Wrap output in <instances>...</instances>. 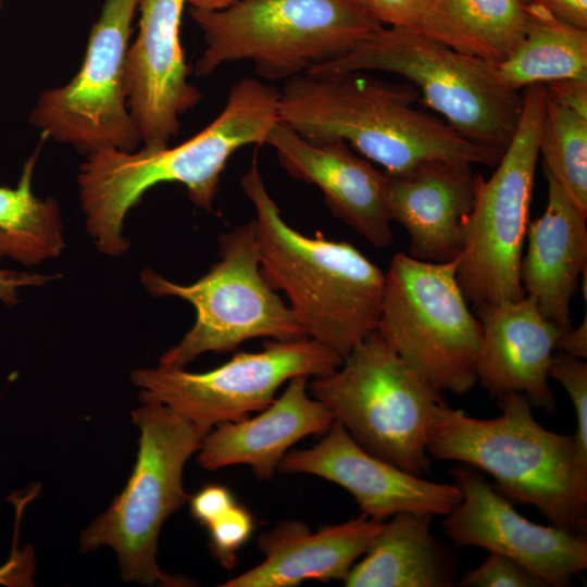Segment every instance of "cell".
I'll list each match as a JSON object with an SVG mask.
<instances>
[{"mask_svg":"<svg viewBox=\"0 0 587 587\" xmlns=\"http://www.w3.org/2000/svg\"><path fill=\"white\" fill-rule=\"evenodd\" d=\"M279 91L243 77L230 88L221 113L202 130L175 147L143 146L138 151L103 149L86 155L77 175L86 230L97 250L124 254L129 210L152 187L182 184L190 201L211 210L229 158L249 145L262 146L277 120Z\"/></svg>","mask_w":587,"mask_h":587,"instance_id":"obj_1","label":"cell"},{"mask_svg":"<svg viewBox=\"0 0 587 587\" xmlns=\"http://www.w3.org/2000/svg\"><path fill=\"white\" fill-rule=\"evenodd\" d=\"M415 91L360 73H304L279 91L277 120L313 142L345 141L389 175L433 161L497 165L502 150L416 110Z\"/></svg>","mask_w":587,"mask_h":587,"instance_id":"obj_2","label":"cell"},{"mask_svg":"<svg viewBox=\"0 0 587 587\" xmlns=\"http://www.w3.org/2000/svg\"><path fill=\"white\" fill-rule=\"evenodd\" d=\"M240 184L254 209L264 277L286 295L305 335L345 359L376 330L385 274L347 241L292 228L265 187L257 153Z\"/></svg>","mask_w":587,"mask_h":587,"instance_id":"obj_3","label":"cell"},{"mask_svg":"<svg viewBox=\"0 0 587 587\" xmlns=\"http://www.w3.org/2000/svg\"><path fill=\"white\" fill-rule=\"evenodd\" d=\"M500 415L476 419L440 400L427 432V453L488 473L510 501L533 505L550 524L585 533L573 510L572 435L540 425L519 392L498 397Z\"/></svg>","mask_w":587,"mask_h":587,"instance_id":"obj_4","label":"cell"},{"mask_svg":"<svg viewBox=\"0 0 587 587\" xmlns=\"http://www.w3.org/2000/svg\"><path fill=\"white\" fill-rule=\"evenodd\" d=\"M190 15L204 39L197 76L250 60L270 82L328 63L383 26L352 0H239L221 10L190 9Z\"/></svg>","mask_w":587,"mask_h":587,"instance_id":"obj_5","label":"cell"},{"mask_svg":"<svg viewBox=\"0 0 587 587\" xmlns=\"http://www.w3.org/2000/svg\"><path fill=\"white\" fill-rule=\"evenodd\" d=\"M382 71L416 86L422 100L465 138L504 151L523 107L495 64L458 51L421 33L379 27L346 54L307 73L340 75Z\"/></svg>","mask_w":587,"mask_h":587,"instance_id":"obj_6","label":"cell"},{"mask_svg":"<svg viewBox=\"0 0 587 587\" xmlns=\"http://www.w3.org/2000/svg\"><path fill=\"white\" fill-rule=\"evenodd\" d=\"M141 403L132 411L140 429L134 471L108 510L82 533L80 550L112 548L125 582L183 586L185 580L160 570L158 538L165 520L189 499L184 467L207 433L162 403Z\"/></svg>","mask_w":587,"mask_h":587,"instance_id":"obj_7","label":"cell"},{"mask_svg":"<svg viewBox=\"0 0 587 587\" xmlns=\"http://www.w3.org/2000/svg\"><path fill=\"white\" fill-rule=\"evenodd\" d=\"M310 395L371 454L419 476L428 471L427 432L441 394L376 330L336 371L314 377Z\"/></svg>","mask_w":587,"mask_h":587,"instance_id":"obj_8","label":"cell"},{"mask_svg":"<svg viewBox=\"0 0 587 587\" xmlns=\"http://www.w3.org/2000/svg\"><path fill=\"white\" fill-rule=\"evenodd\" d=\"M458 259L435 263L395 254L385 274L376 327L439 394L464 395L477 384L482 325L457 280Z\"/></svg>","mask_w":587,"mask_h":587,"instance_id":"obj_9","label":"cell"},{"mask_svg":"<svg viewBox=\"0 0 587 587\" xmlns=\"http://www.w3.org/2000/svg\"><path fill=\"white\" fill-rule=\"evenodd\" d=\"M220 260L195 283L183 285L145 268L140 279L154 297H177L196 311L192 327L160 358L161 365L184 367L205 352L237 348L254 338L308 337L292 310L261 270L254 221L221 235Z\"/></svg>","mask_w":587,"mask_h":587,"instance_id":"obj_10","label":"cell"},{"mask_svg":"<svg viewBox=\"0 0 587 587\" xmlns=\"http://www.w3.org/2000/svg\"><path fill=\"white\" fill-rule=\"evenodd\" d=\"M544 103V84L527 86L517 126L496 171L487 179L475 175L474 202L455 276L465 299L478 311L525 296L520 266Z\"/></svg>","mask_w":587,"mask_h":587,"instance_id":"obj_11","label":"cell"},{"mask_svg":"<svg viewBox=\"0 0 587 587\" xmlns=\"http://www.w3.org/2000/svg\"><path fill=\"white\" fill-rule=\"evenodd\" d=\"M342 361L338 353L309 337L272 339L262 351L239 352L208 372L159 364L134 370L130 377L140 388V401L162 403L208 434L213 426L262 411L292 377L325 376Z\"/></svg>","mask_w":587,"mask_h":587,"instance_id":"obj_12","label":"cell"},{"mask_svg":"<svg viewBox=\"0 0 587 587\" xmlns=\"http://www.w3.org/2000/svg\"><path fill=\"white\" fill-rule=\"evenodd\" d=\"M138 0H105L92 25L84 62L64 86L43 91L29 122L42 137L84 154L134 151L142 142L127 102L126 57Z\"/></svg>","mask_w":587,"mask_h":587,"instance_id":"obj_13","label":"cell"},{"mask_svg":"<svg viewBox=\"0 0 587 587\" xmlns=\"http://www.w3.org/2000/svg\"><path fill=\"white\" fill-rule=\"evenodd\" d=\"M451 475L462 498L445 516L442 527L454 546L504 554L546 586L569 587L573 577L587 567V540L583 534L527 520L472 466L457 465Z\"/></svg>","mask_w":587,"mask_h":587,"instance_id":"obj_14","label":"cell"},{"mask_svg":"<svg viewBox=\"0 0 587 587\" xmlns=\"http://www.w3.org/2000/svg\"><path fill=\"white\" fill-rule=\"evenodd\" d=\"M278 469L341 486L362 515L382 522L402 512L446 516L462 498L457 484L425 479L371 454L337 421L313 447L287 452Z\"/></svg>","mask_w":587,"mask_h":587,"instance_id":"obj_15","label":"cell"},{"mask_svg":"<svg viewBox=\"0 0 587 587\" xmlns=\"http://www.w3.org/2000/svg\"><path fill=\"white\" fill-rule=\"evenodd\" d=\"M186 4L188 0H138V33L126 57V91L145 146H168L180 128L179 116L201 99L188 80L180 42Z\"/></svg>","mask_w":587,"mask_h":587,"instance_id":"obj_16","label":"cell"},{"mask_svg":"<svg viewBox=\"0 0 587 587\" xmlns=\"http://www.w3.org/2000/svg\"><path fill=\"white\" fill-rule=\"evenodd\" d=\"M264 145L275 150L291 177L322 191L336 217L377 248L391 243L385 172L357 155L345 141L313 142L279 121L271 126Z\"/></svg>","mask_w":587,"mask_h":587,"instance_id":"obj_17","label":"cell"},{"mask_svg":"<svg viewBox=\"0 0 587 587\" xmlns=\"http://www.w3.org/2000/svg\"><path fill=\"white\" fill-rule=\"evenodd\" d=\"M471 166L433 161L402 174L386 173L387 209L410 236L409 255L435 263L461 255L475 192Z\"/></svg>","mask_w":587,"mask_h":587,"instance_id":"obj_18","label":"cell"},{"mask_svg":"<svg viewBox=\"0 0 587 587\" xmlns=\"http://www.w3.org/2000/svg\"><path fill=\"white\" fill-rule=\"evenodd\" d=\"M482 342L477 383L495 397L524 395L532 405L553 411L549 385L555 341L563 332L539 312L528 295L478 311Z\"/></svg>","mask_w":587,"mask_h":587,"instance_id":"obj_19","label":"cell"},{"mask_svg":"<svg viewBox=\"0 0 587 587\" xmlns=\"http://www.w3.org/2000/svg\"><path fill=\"white\" fill-rule=\"evenodd\" d=\"M382 526V521L364 515L316 532L303 522H283L259 537L263 561L220 586L292 587L307 579L344 580Z\"/></svg>","mask_w":587,"mask_h":587,"instance_id":"obj_20","label":"cell"},{"mask_svg":"<svg viewBox=\"0 0 587 587\" xmlns=\"http://www.w3.org/2000/svg\"><path fill=\"white\" fill-rule=\"evenodd\" d=\"M308 378L292 377L259 415L216 425L202 439L199 464L209 471L245 464L258 478H272L294 444L325 434L334 422L328 409L309 395Z\"/></svg>","mask_w":587,"mask_h":587,"instance_id":"obj_21","label":"cell"},{"mask_svg":"<svg viewBox=\"0 0 587 587\" xmlns=\"http://www.w3.org/2000/svg\"><path fill=\"white\" fill-rule=\"evenodd\" d=\"M547 205L527 226V250L520 279L545 319L562 330L572 327L570 303L587 267V214L548 173Z\"/></svg>","mask_w":587,"mask_h":587,"instance_id":"obj_22","label":"cell"},{"mask_svg":"<svg viewBox=\"0 0 587 587\" xmlns=\"http://www.w3.org/2000/svg\"><path fill=\"white\" fill-rule=\"evenodd\" d=\"M433 515L402 512L382 529L363 559L355 562L347 587H449L455 566L430 530Z\"/></svg>","mask_w":587,"mask_h":587,"instance_id":"obj_23","label":"cell"},{"mask_svg":"<svg viewBox=\"0 0 587 587\" xmlns=\"http://www.w3.org/2000/svg\"><path fill=\"white\" fill-rule=\"evenodd\" d=\"M525 5L528 28L516 49L495 64L500 79L517 91L533 84L587 79V30L559 21L539 0Z\"/></svg>","mask_w":587,"mask_h":587,"instance_id":"obj_24","label":"cell"},{"mask_svg":"<svg viewBox=\"0 0 587 587\" xmlns=\"http://www.w3.org/2000/svg\"><path fill=\"white\" fill-rule=\"evenodd\" d=\"M38 151L25 161L15 187L0 185V261L33 266L59 258L65 248L58 201L33 191Z\"/></svg>","mask_w":587,"mask_h":587,"instance_id":"obj_25","label":"cell"},{"mask_svg":"<svg viewBox=\"0 0 587 587\" xmlns=\"http://www.w3.org/2000/svg\"><path fill=\"white\" fill-rule=\"evenodd\" d=\"M457 34L455 50L497 64L524 38L529 24L522 0H445Z\"/></svg>","mask_w":587,"mask_h":587,"instance_id":"obj_26","label":"cell"},{"mask_svg":"<svg viewBox=\"0 0 587 587\" xmlns=\"http://www.w3.org/2000/svg\"><path fill=\"white\" fill-rule=\"evenodd\" d=\"M538 149L545 172L587 214V118L557 102L546 89Z\"/></svg>","mask_w":587,"mask_h":587,"instance_id":"obj_27","label":"cell"},{"mask_svg":"<svg viewBox=\"0 0 587 587\" xmlns=\"http://www.w3.org/2000/svg\"><path fill=\"white\" fill-rule=\"evenodd\" d=\"M549 375L567 392L575 413L572 435L570 490L575 517L587 526V364L562 352L553 353Z\"/></svg>","mask_w":587,"mask_h":587,"instance_id":"obj_28","label":"cell"},{"mask_svg":"<svg viewBox=\"0 0 587 587\" xmlns=\"http://www.w3.org/2000/svg\"><path fill=\"white\" fill-rule=\"evenodd\" d=\"M352 1L383 26L411 29L457 48V34L445 0Z\"/></svg>","mask_w":587,"mask_h":587,"instance_id":"obj_29","label":"cell"},{"mask_svg":"<svg viewBox=\"0 0 587 587\" xmlns=\"http://www.w3.org/2000/svg\"><path fill=\"white\" fill-rule=\"evenodd\" d=\"M210 536V549L225 569L236 564V553L251 536L253 519L242 505L234 504L207 527Z\"/></svg>","mask_w":587,"mask_h":587,"instance_id":"obj_30","label":"cell"},{"mask_svg":"<svg viewBox=\"0 0 587 587\" xmlns=\"http://www.w3.org/2000/svg\"><path fill=\"white\" fill-rule=\"evenodd\" d=\"M467 587H544L538 577L515 560L489 551L484 562L458 582Z\"/></svg>","mask_w":587,"mask_h":587,"instance_id":"obj_31","label":"cell"},{"mask_svg":"<svg viewBox=\"0 0 587 587\" xmlns=\"http://www.w3.org/2000/svg\"><path fill=\"white\" fill-rule=\"evenodd\" d=\"M189 501L191 515L204 527L236 504L228 488L216 484L204 486Z\"/></svg>","mask_w":587,"mask_h":587,"instance_id":"obj_32","label":"cell"},{"mask_svg":"<svg viewBox=\"0 0 587 587\" xmlns=\"http://www.w3.org/2000/svg\"><path fill=\"white\" fill-rule=\"evenodd\" d=\"M544 86L552 99L587 118V79H559Z\"/></svg>","mask_w":587,"mask_h":587,"instance_id":"obj_33","label":"cell"},{"mask_svg":"<svg viewBox=\"0 0 587 587\" xmlns=\"http://www.w3.org/2000/svg\"><path fill=\"white\" fill-rule=\"evenodd\" d=\"M58 278L57 275L0 267V302L11 307L17 303L21 289L42 286Z\"/></svg>","mask_w":587,"mask_h":587,"instance_id":"obj_34","label":"cell"},{"mask_svg":"<svg viewBox=\"0 0 587 587\" xmlns=\"http://www.w3.org/2000/svg\"><path fill=\"white\" fill-rule=\"evenodd\" d=\"M34 571V558L24 549L17 552L16 547L9 561L0 567V584L3 585H29Z\"/></svg>","mask_w":587,"mask_h":587,"instance_id":"obj_35","label":"cell"},{"mask_svg":"<svg viewBox=\"0 0 587 587\" xmlns=\"http://www.w3.org/2000/svg\"><path fill=\"white\" fill-rule=\"evenodd\" d=\"M559 21L587 30V0H539Z\"/></svg>","mask_w":587,"mask_h":587,"instance_id":"obj_36","label":"cell"},{"mask_svg":"<svg viewBox=\"0 0 587 587\" xmlns=\"http://www.w3.org/2000/svg\"><path fill=\"white\" fill-rule=\"evenodd\" d=\"M555 350L576 359L587 358V320L576 328L563 330L555 341Z\"/></svg>","mask_w":587,"mask_h":587,"instance_id":"obj_37","label":"cell"},{"mask_svg":"<svg viewBox=\"0 0 587 587\" xmlns=\"http://www.w3.org/2000/svg\"><path fill=\"white\" fill-rule=\"evenodd\" d=\"M237 1L239 0H188V4L191 9L213 11L229 7Z\"/></svg>","mask_w":587,"mask_h":587,"instance_id":"obj_38","label":"cell"},{"mask_svg":"<svg viewBox=\"0 0 587 587\" xmlns=\"http://www.w3.org/2000/svg\"><path fill=\"white\" fill-rule=\"evenodd\" d=\"M532 1H533V0H522V2H523L524 4H527V3L532 2Z\"/></svg>","mask_w":587,"mask_h":587,"instance_id":"obj_39","label":"cell"},{"mask_svg":"<svg viewBox=\"0 0 587 587\" xmlns=\"http://www.w3.org/2000/svg\"><path fill=\"white\" fill-rule=\"evenodd\" d=\"M2 7H3V0H0V11H1Z\"/></svg>","mask_w":587,"mask_h":587,"instance_id":"obj_40","label":"cell"}]
</instances>
